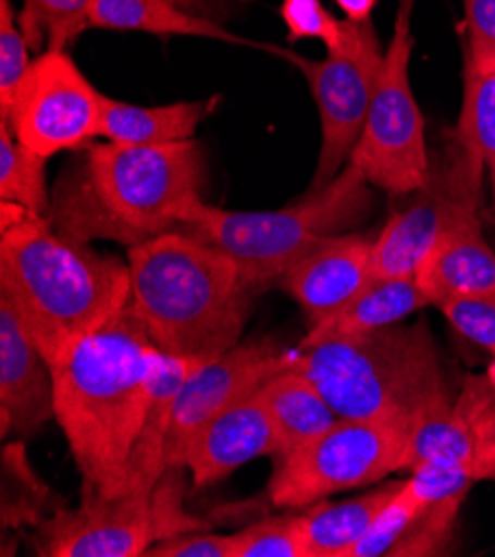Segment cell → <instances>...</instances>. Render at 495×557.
<instances>
[{
    "label": "cell",
    "instance_id": "obj_1",
    "mask_svg": "<svg viewBox=\"0 0 495 557\" xmlns=\"http://www.w3.org/2000/svg\"><path fill=\"white\" fill-rule=\"evenodd\" d=\"M158 354L129 302L112 322L49 362L57 422L81 473L83 495L127 491Z\"/></svg>",
    "mask_w": 495,
    "mask_h": 557
},
{
    "label": "cell",
    "instance_id": "obj_2",
    "mask_svg": "<svg viewBox=\"0 0 495 557\" xmlns=\"http://www.w3.org/2000/svg\"><path fill=\"white\" fill-rule=\"evenodd\" d=\"M207 158L196 140L94 143L51 189L49 222L67 240L127 249L176 232L205 202Z\"/></svg>",
    "mask_w": 495,
    "mask_h": 557
},
{
    "label": "cell",
    "instance_id": "obj_3",
    "mask_svg": "<svg viewBox=\"0 0 495 557\" xmlns=\"http://www.w3.org/2000/svg\"><path fill=\"white\" fill-rule=\"evenodd\" d=\"M0 296L51 362L132 302L129 262L67 240L47 215L0 202Z\"/></svg>",
    "mask_w": 495,
    "mask_h": 557
},
{
    "label": "cell",
    "instance_id": "obj_4",
    "mask_svg": "<svg viewBox=\"0 0 495 557\" xmlns=\"http://www.w3.org/2000/svg\"><path fill=\"white\" fill-rule=\"evenodd\" d=\"M127 262L132 307L162 354L207 362L240 345L253 289L227 253L170 232L132 247Z\"/></svg>",
    "mask_w": 495,
    "mask_h": 557
},
{
    "label": "cell",
    "instance_id": "obj_5",
    "mask_svg": "<svg viewBox=\"0 0 495 557\" xmlns=\"http://www.w3.org/2000/svg\"><path fill=\"white\" fill-rule=\"evenodd\" d=\"M302 371L343 420L413 424L454 405L447 371L426 320L394 322L358 336L298 347Z\"/></svg>",
    "mask_w": 495,
    "mask_h": 557
},
{
    "label": "cell",
    "instance_id": "obj_6",
    "mask_svg": "<svg viewBox=\"0 0 495 557\" xmlns=\"http://www.w3.org/2000/svg\"><path fill=\"white\" fill-rule=\"evenodd\" d=\"M356 162L315 194L279 211H230L200 202L176 230L227 253L256 292L281 277L324 240L341 236L367 218L373 196Z\"/></svg>",
    "mask_w": 495,
    "mask_h": 557
},
{
    "label": "cell",
    "instance_id": "obj_7",
    "mask_svg": "<svg viewBox=\"0 0 495 557\" xmlns=\"http://www.w3.org/2000/svg\"><path fill=\"white\" fill-rule=\"evenodd\" d=\"M185 467L164 469L158 484L121 495H83L34 529L32 550L42 557H143L168 537L211 529L185 509Z\"/></svg>",
    "mask_w": 495,
    "mask_h": 557
},
{
    "label": "cell",
    "instance_id": "obj_8",
    "mask_svg": "<svg viewBox=\"0 0 495 557\" xmlns=\"http://www.w3.org/2000/svg\"><path fill=\"white\" fill-rule=\"evenodd\" d=\"M411 424L338 420L273 469L269 499L279 509H305L341 491L380 482L403 471Z\"/></svg>",
    "mask_w": 495,
    "mask_h": 557
},
{
    "label": "cell",
    "instance_id": "obj_9",
    "mask_svg": "<svg viewBox=\"0 0 495 557\" xmlns=\"http://www.w3.org/2000/svg\"><path fill=\"white\" fill-rule=\"evenodd\" d=\"M267 49L300 70L315 100L322 145L307 189V194H315L345 170L362 136L384 63L380 36L371 21L356 23L345 18L343 45L326 51L324 61H311L302 53L269 45Z\"/></svg>",
    "mask_w": 495,
    "mask_h": 557
},
{
    "label": "cell",
    "instance_id": "obj_10",
    "mask_svg": "<svg viewBox=\"0 0 495 557\" xmlns=\"http://www.w3.org/2000/svg\"><path fill=\"white\" fill-rule=\"evenodd\" d=\"M409 16L411 10L400 8L394 36L384 49V63L362 136L351 153V162L360 166L369 185L394 198L420 189L431 170L424 116L409 81L413 51Z\"/></svg>",
    "mask_w": 495,
    "mask_h": 557
},
{
    "label": "cell",
    "instance_id": "obj_11",
    "mask_svg": "<svg viewBox=\"0 0 495 557\" xmlns=\"http://www.w3.org/2000/svg\"><path fill=\"white\" fill-rule=\"evenodd\" d=\"M482 172L456 136L435 153L426 183L403 196L405 205L375 238L373 277L416 275L440 240L467 218L480 215Z\"/></svg>",
    "mask_w": 495,
    "mask_h": 557
},
{
    "label": "cell",
    "instance_id": "obj_12",
    "mask_svg": "<svg viewBox=\"0 0 495 557\" xmlns=\"http://www.w3.org/2000/svg\"><path fill=\"white\" fill-rule=\"evenodd\" d=\"M102 98L67 49H45L32 61L12 102L0 109V121L18 143L49 160L94 145L100 136Z\"/></svg>",
    "mask_w": 495,
    "mask_h": 557
},
{
    "label": "cell",
    "instance_id": "obj_13",
    "mask_svg": "<svg viewBox=\"0 0 495 557\" xmlns=\"http://www.w3.org/2000/svg\"><path fill=\"white\" fill-rule=\"evenodd\" d=\"M296 354L276 343H240L227 354L198 364L174 400V416L164 444V469L185 467L187 449L198 431L218 413L253 396L258 388L294 367Z\"/></svg>",
    "mask_w": 495,
    "mask_h": 557
},
{
    "label": "cell",
    "instance_id": "obj_14",
    "mask_svg": "<svg viewBox=\"0 0 495 557\" xmlns=\"http://www.w3.org/2000/svg\"><path fill=\"white\" fill-rule=\"evenodd\" d=\"M373 243L360 234L334 236L281 277L279 285L302 307L309 326L343 311L375 281Z\"/></svg>",
    "mask_w": 495,
    "mask_h": 557
},
{
    "label": "cell",
    "instance_id": "obj_15",
    "mask_svg": "<svg viewBox=\"0 0 495 557\" xmlns=\"http://www.w3.org/2000/svg\"><path fill=\"white\" fill-rule=\"evenodd\" d=\"M53 409V375L21 315L0 296V433L34 435Z\"/></svg>",
    "mask_w": 495,
    "mask_h": 557
},
{
    "label": "cell",
    "instance_id": "obj_16",
    "mask_svg": "<svg viewBox=\"0 0 495 557\" xmlns=\"http://www.w3.org/2000/svg\"><path fill=\"white\" fill-rule=\"evenodd\" d=\"M279 454V435L258 392L218 413L191 440L185 469L194 488L223 482L243 465Z\"/></svg>",
    "mask_w": 495,
    "mask_h": 557
},
{
    "label": "cell",
    "instance_id": "obj_17",
    "mask_svg": "<svg viewBox=\"0 0 495 557\" xmlns=\"http://www.w3.org/2000/svg\"><path fill=\"white\" fill-rule=\"evenodd\" d=\"M429 305L449 300H495V253L482 236L480 215L454 227L416 271Z\"/></svg>",
    "mask_w": 495,
    "mask_h": 557
},
{
    "label": "cell",
    "instance_id": "obj_18",
    "mask_svg": "<svg viewBox=\"0 0 495 557\" xmlns=\"http://www.w3.org/2000/svg\"><path fill=\"white\" fill-rule=\"evenodd\" d=\"M493 400V380L484 375H467L454 405L424 413L411 424L403 456V471H413L429 462L473 467L475 422Z\"/></svg>",
    "mask_w": 495,
    "mask_h": 557
},
{
    "label": "cell",
    "instance_id": "obj_19",
    "mask_svg": "<svg viewBox=\"0 0 495 557\" xmlns=\"http://www.w3.org/2000/svg\"><path fill=\"white\" fill-rule=\"evenodd\" d=\"M258 396L279 435V454L273 458L276 462L320 437L341 420L320 388L296 367L267 380L258 388Z\"/></svg>",
    "mask_w": 495,
    "mask_h": 557
},
{
    "label": "cell",
    "instance_id": "obj_20",
    "mask_svg": "<svg viewBox=\"0 0 495 557\" xmlns=\"http://www.w3.org/2000/svg\"><path fill=\"white\" fill-rule=\"evenodd\" d=\"M403 484V480H394L343 503L320 499L311 507L298 509V529L307 557H347Z\"/></svg>",
    "mask_w": 495,
    "mask_h": 557
},
{
    "label": "cell",
    "instance_id": "obj_21",
    "mask_svg": "<svg viewBox=\"0 0 495 557\" xmlns=\"http://www.w3.org/2000/svg\"><path fill=\"white\" fill-rule=\"evenodd\" d=\"M215 98L140 107L102 98L100 136L121 145H172L194 140L200 123L211 114Z\"/></svg>",
    "mask_w": 495,
    "mask_h": 557
},
{
    "label": "cell",
    "instance_id": "obj_22",
    "mask_svg": "<svg viewBox=\"0 0 495 557\" xmlns=\"http://www.w3.org/2000/svg\"><path fill=\"white\" fill-rule=\"evenodd\" d=\"M422 307H429V300L420 292L416 275L375 277V281L343 311L334 313L320 324L309 326V333L300 341L298 347L302 349L324 341L358 336V333L389 326L394 322H403Z\"/></svg>",
    "mask_w": 495,
    "mask_h": 557
},
{
    "label": "cell",
    "instance_id": "obj_23",
    "mask_svg": "<svg viewBox=\"0 0 495 557\" xmlns=\"http://www.w3.org/2000/svg\"><path fill=\"white\" fill-rule=\"evenodd\" d=\"M198 364L202 362L176 358L162 351L158 354L151 403L132 454L125 493L153 488L160 475L164 473V444H168V435L172 426L174 400H176V394L181 392L183 382Z\"/></svg>",
    "mask_w": 495,
    "mask_h": 557
},
{
    "label": "cell",
    "instance_id": "obj_24",
    "mask_svg": "<svg viewBox=\"0 0 495 557\" xmlns=\"http://www.w3.org/2000/svg\"><path fill=\"white\" fill-rule=\"evenodd\" d=\"M89 27L116 32H145L153 36H194L232 45H253L225 29L218 21L205 18L178 5L176 0H96Z\"/></svg>",
    "mask_w": 495,
    "mask_h": 557
},
{
    "label": "cell",
    "instance_id": "obj_25",
    "mask_svg": "<svg viewBox=\"0 0 495 557\" xmlns=\"http://www.w3.org/2000/svg\"><path fill=\"white\" fill-rule=\"evenodd\" d=\"M456 138L469 158L495 176V63L478 65L465 55V98Z\"/></svg>",
    "mask_w": 495,
    "mask_h": 557
},
{
    "label": "cell",
    "instance_id": "obj_26",
    "mask_svg": "<svg viewBox=\"0 0 495 557\" xmlns=\"http://www.w3.org/2000/svg\"><path fill=\"white\" fill-rule=\"evenodd\" d=\"M65 505L32 469L21 442L3 449V531L32 524L34 529Z\"/></svg>",
    "mask_w": 495,
    "mask_h": 557
},
{
    "label": "cell",
    "instance_id": "obj_27",
    "mask_svg": "<svg viewBox=\"0 0 495 557\" xmlns=\"http://www.w3.org/2000/svg\"><path fill=\"white\" fill-rule=\"evenodd\" d=\"M0 202H14L32 213L49 215L47 158L18 143L0 121Z\"/></svg>",
    "mask_w": 495,
    "mask_h": 557
},
{
    "label": "cell",
    "instance_id": "obj_28",
    "mask_svg": "<svg viewBox=\"0 0 495 557\" xmlns=\"http://www.w3.org/2000/svg\"><path fill=\"white\" fill-rule=\"evenodd\" d=\"M96 0H23L18 23L32 51H65L85 29Z\"/></svg>",
    "mask_w": 495,
    "mask_h": 557
},
{
    "label": "cell",
    "instance_id": "obj_29",
    "mask_svg": "<svg viewBox=\"0 0 495 557\" xmlns=\"http://www.w3.org/2000/svg\"><path fill=\"white\" fill-rule=\"evenodd\" d=\"M465 497L467 495H451L424 505L387 557L445 555L454 542Z\"/></svg>",
    "mask_w": 495,
    "mask_h": 557
},
{
    "label": "cell",
    "instance_id": "obj_30",
    "mask_svg": "<svg viewBox=\"0 0 495 557\" xmlns=\"http://www.w3.org/2000/svg\"><path fill=\"white\" fill-rule=\"evenodd\" d=\"M234 537L236 557H307L298 529V509L253 522L234 533Z\"/></svg>",
    "mask_w": 495,
    "mask_h": 557
},
{
    "label": "cell",
    "instance_id": "obj_31",
    "mask_svg": "<svg viewBox=\"0 0 495 557\" xmlns=\"http://www.w3.org/2000/svg\"><path fill=\"white\" fill-rule=\"evenodd\" d=\"M424 505H420L416 495L409 491L407 482L398 491V495L392 503L384 507L378 518L371 522L367 533L351 546L347 557H382L389 555V550L396 546L400 535L407 531V527L413 522L418 511Z\"/></svg>",
    "mask_w": 495,
    "mask_h": 557
},
{
    "label": "cell",
    "instance_id": "obj_32",
    "mask_svg": "<svg viewBox=\"0 0 495 557\" xmlns=\"http://www.w3.org/2000/svg\"><path fill=\"white\" fill-rule=\"evenodd\" d=\"M29 42L10 0H0V109H5L27 70L32 67Z\"/></svg>",
    "mask_w": 495,
    "mask_h": 557
},
{
    "label": "cell",
    "instance_id": "obj_33",
    "mask_svg": "<svg viewBox=\"0 0 495 557\" xmlns=\"http://www.w3.org/2000/svg\"><path fill=\"white\" fill-rule=\"evenodd\" d=\"M281 16L287 25L289 40L315 38L324 42L326 51L343 45L345 21H336L322 5V0H283Z\"/></svg>",
    "mask_w": 495,
    "mask_h": 557
},
{
    "label": "cell",
    "instance_id": "obj_34",
    "mask_svg": "<svg viewBox=\"0 0 495 557\" xmlns=\"http://www.w3.org/2000/svg\"><path fill=\"white\" fill-rule=\"evenodd\" d=\"M451 326L473 345L495 354V300H449L437 305Z\"/></svg>",
    "mask_w": 495,
    "mask_h": 557
},
{
    "label": "cell",
    "instance_id": "obj_35",
    "mask_svg": "<svg viewBox=\"0 0 495 557\" xmlns=\"http://www.w3.org/2000/svg\"><path fill=\"white\" fill-rule=\"evenodd\" d=\"M145 557H236V537L211 529L189 531L156 542Z\"/></svg>",
    "mask_w": 495,
    "mask_h": 557
},
{
    "label": "cell",
    "instance_id": "obj_36",
    "mask_svg": "<svg viewBox=\"0 0 495 557\" xmlns=\"http://www.w3.org/2000/svg\"><path fill=\"white\" fill-rule=\"evenodd\" d=\"M467 25V59L478 65L495 63V0H462Z\"/></svg>",
    "mask_w": 495,
    "mask_h": 557
},
{
    "label": "cell",
    "instance_id": "obj_37",
    "mask_svg": "<svg viewBox=\"0 0 495 557\" xmlns=\"http://www.w3.org/2000/svg\"><path fill=\"white\" fill-rule=\"evenodd\" d=\"M473 469L480 480L495 475V400L488 403L475 422Z\"/></svg>",
    "mask_w": 495,
    "mask_h": 557
},
{
    "label": "cell",
    "instance_id": "obj_38",
    "mask_svg": "<svg viewBox=\"0 0 495 557\" xmlns=\"http://www.w3.org/2000/svg\"><path fill=\"white\" fill-rule=\"evenodd\" d=\"M334 3L338 5V10L345 14L347 21L362 23V21H371L378 0H334Z\"/></svg>",
    "mask_w": 495,
    "mask_h": 557
},
{
    "label": "cell",
    "instance_id": "obj_39",
    "mask_svg": "<svg viewBox=\"0 0 495 557\" xmlns=\"http://www.w3.org/2000/svg\"><path fill=\"white\" fill-rule=\"evenodd\" d=\"M176 3L194 14H200L205 18H213V21H218L220 14H225L223 0H176Z\"/></svg>",
    "mask_w": 495,
    "mask_h": 557
},
{
    "label": "cell",
    "instance_id": "obj_40",
    "mask_svg": "<svg viewBox=\"0 0 495 557\" xmlns=\"http://www.w3.org/2000/svg\"><path fill=\"white\" fill-rule=\"evenodd\" d=\"M413 3H416V0H400V8H403V10H411Z\"/></svg>",
    "mask_w": 495,
    "mask_h": 557
},
{
    "label": "cell",
    "instance_id": "obj_41",
    "mask_svg": "<svg viewBox=\"0 0 495 557\" xmlns=\"http://www.w3.org/2000/svg\"><path fill=\"white\" fill-rule=\"evenodd\" d=\"M491 183H493V200H495V176L491 178Z\"/></svg>",
    "mask_w": 495,
    "mask_h": 557
}]
</instances>
